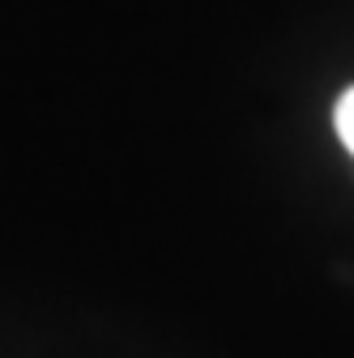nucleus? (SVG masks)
<instances>
[{
  "instance_id": "f257e3e1",
  "label": "nucleus",
  "mask_w": 354,
  "mask_h": 358,
  "mask_svg": "<svg viewBox=\"0 0 354 358\" xmlns=\"http://www.w3.org/2000/svg\"><path fill=\"white\" fill-rule=\"evenodd\" d=\"M333 128H337V141L350 150V158H354V85L346 90V94L337 99V107H333Z\"/></svg>"
}]
</instances>
